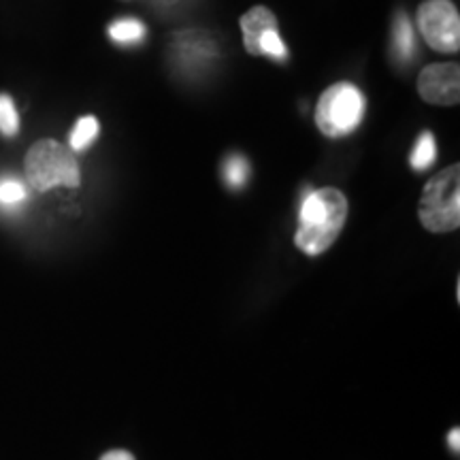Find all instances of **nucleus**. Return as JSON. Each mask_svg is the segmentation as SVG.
<instances>
[{"mask_svg": "<svg viewBox=\"0 0 460 460\" xmlns=\"http://www.w3.org/2000/svg\"><path fill=\"white\" fill-rule=\"evenodd\" d=\"M109 37L118 43H137L146 37V26L139 20H118L109 26Z\"/></svg>", "mask_w": 460, "mask_h": 460, "instance_id": "obj_10", "label": "nucleus"}, {"mask_svg": "<svg viewBox=\"0 0 460 460\" xmlns=\"http://www.w3.org/2000/svg\"><path fill=\"white\" fill-rule=\"evenodd\" d=\"M101 460H135V456L126 450H113V452H107Z\"/></svg>", "mask_w": 460, "mask_h": 460, "instance_id": "obj_16", "label": "nucleus"}, {"mask_svg": "<svg viewBox=\"0 0 460 460\" xmlns=\"http://www.w3.org/2000/svg\"><path fill=\"white\" fill-rule=\"evenodd\" d=\"M258 48H261V56L267 54V56L275 58V60H284L286 58V45H284V41H281L278 31L264 32L261 43H258Z\"/></svg>", "mask_w": 460, "mask_h": 460, "instance_id": "obj_15", "label": "nucleus"}, {"mask_svg": "<svg viewBox=\"0 0 460 460\" xmlns=\"http://www.w3.org/2000/svg\"><path fill=\"white\" fill-rule=\"evenodd\" d=\"M435 160H437V143L430 132H424L411 152L413 171H427L429 166H433Z\"/></svg>", "mask_w": 460, "mask_h": 460, "instance_id": "obj_11", "label": "nucleus"}, {"mask_svg": "<svg viewBox=\"0 0 460 460\" xmlns=\"http://www.w3.org/2000/svg\"><path fill=\"white\" fill-rule=\"evenodd\" d=\"M394 51L405 62L416 56V34L405 13H401L394 22Z\"/></svg>", "mask_w": 460, "mask_h": 460, "instance_id": "obj_8", "label": "nucleus"}, {"mask_svg": "<svg viewBox=\"0 0 460 460\" xmlns=\"http://www.w3.org/2000/svg\"><path fill=\"white\" fill-rule=\"evenodd\" d=\"M418 94L437 107H454L460 102V68L456 62L429 65L418 75Z\"/></svg>", "mask_w": 460, "mask_h": 460, "instance_id": "obj_6", "label": "nucleus"}, {"mask_svg": "<svg viewBox=\"0 0 460 460\" xmlns=\"http://www.w3.org/2000/svg\"><path fill=\"white\" fill-rule=\"evenodd\" d=\"M447 444H450L454 452L460 450V429H452V433L447 435Z\"/></svg>", "mask_w": 460, "mask_h": 460, "instance_id": "obj_17", "label": "nucleus"}, {"mask_svg": "<svg viewBox=\"0 0 460 460\" xmlns=\"http://www.w3.org/2000/svg\"><path fill=\"white\" fill-rule=\"evenodd\" d=\"M99 137V119L94 115H84L71 132V149L73 152H84Z\"/></svg>", "mask_w": 460, "mask_h": 460, "instance_id": "obj_9", "label": "nucleus"}, {"mask_svg": "<svg viewBox=\"0 0 460 460\" xmlns=\"http://www.w3.org/2000/svg\"><path fill=\"white\" fill-rule=\"evenodd\" d=\"M365 107V96L356 85L348 82L332 84L320 96L315 107V124L324 137L339 139L349 135L362 122Z\"/></svg>", "mask_w": 460, "mask_h": 460, "instance_id": "obj_4", "label": "nucleus"}, {"mask_svg": "<svg viewBox=\"0 0 460 460\" xmlns=\"http://www.w3.org/2000/svg\"><path fill=\"white\" fill-rule=\"evenodd\" d=\"M348 199L341 190L322 188L303 199L301 226L295 234V245L307 256L324 254L335 243L348 220Z\"/></svg>", "mask_w": 460, "mask_h": 460, "instance_id": "obj_1", "label": "nucleus"}, {"mask_svg": "<svg viewBox=\"0 0 460 460\" xmlns=\"http://www.w3.org/2000/svg\"><path fill=\"white\" fill-rule=\"evenodd\" d=\"M224 180H226L228 188H243L247 180H250V163L239 154H233V156L226 158L224 163Z\"/></svg>", "mask_w": 460, "mask_h": 460, "instance_id": "obj_12", "label": "nucleus"}, {"mask_svg": "<svg viewBox=\"0 0 460 460\" xmlns=\"http://www.w3.org/2000/svg\"><path fill=\"white\" fill-rule=\"evenodd\" d=\"M418 28L430 49L441 54L460 49V15L452 0H424L418 7Z\"/></svg>", "mask_w": 460, "mask_h": 460, "instance_id": "obj_5", "label": "nucleus"}, {"mask_svg": "<svg viewBox=\"0 0 460 460\" xmlns=\"http://www.w3.org/2000/svg\"><path fill=\"white\" fill-rule=\"evenodd\" d=\"M239 24H241V34H243V48L250 56H261V48H258V43H261L264 32L279 31L278 17H275L271 9L262 7V4L245 11V13L241 15Z\"/></svg>", "mask_w": 460, "mask_h": 460, "instance_id": "obj_7", "label": "nucleus"}, {"mask_svg": "<svg viewBox=\"0 0 460 460\" xmlns=\"http://www.w3.org/2000/svg\"><path fill=\"white\" fill-rule=\"evenodd\" d=\"M28 197L26 186L22 181L13 180V177H7V180H0V207H7V209H13V207H20Z\"/></svg>", "mask_w": 460, "mask_h": 460, "instance_id": "obj_13", "label": "nucleus"}, {"mask_svg": "<svg viewBox=\"0 0 460 460\" xmlns=\"http://www.w3.org/2000/svg\"><path fill=\"white\" fill-rule=\"evenodd\" d=\"M418 216L430 233H452L460 226V166L452 164L430 177L420 199Z\"/></svg>", "mask_w": 460, "mask_h": 460, "instance_id": "obj_3", "label": "nucleus"}, {"mask_svg": "<svg viewBox=\"0 0 460 460\" xmlns=\"http://www.w3.org/2000/svg\"><path fill=\"white\" fill-rule=\"evenodd\" d=\"M24 172L37 192H49L58 186L79 188L82 183V171L73 149L54 139H41L28 149Z\"/></svg>", "mask_w": 460, "mask_h": 460, "instance_id": "obj_2", "label": "nucleus"}, {"mask_svg": "<svg viewBox=\"0 0 460 460\" xmlns=\"http://www.w3.org/2000/svg\"><path fill=\"white\" fill-rule=\"evenodd\" d=\"M17 130H20V115L15 111L13 101L7 94H0V132L13 137Z\"/></svg>", "mask_w": 460, "mask_h": 460, "instance_id": "obj_14", "label": "nucleus"}]
</instances>
